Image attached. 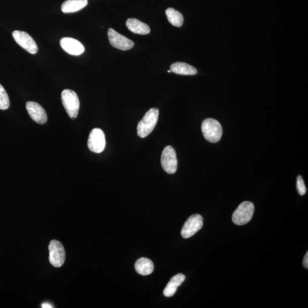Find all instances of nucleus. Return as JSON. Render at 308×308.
<instances>
[{
    "label": "nucleus",
    "instance_id": "obj_5",
    "mask_svg": "<svg viewBox=\"0 0 308 308\" xmlns=\"http://www.w3.org/2000/svg\"><path fill=\"white\" fill-rule=\"evenodd\" d=\"M49 261L51 264L56 268L64 265L66 253L63 245L57 240L51 241L49 246Z\"/></svg>",
    "mask_w": 308,
    "mask_h": 308
},
{
    "label": "nucleus",
    "instance_id": "obj_16",
    "mask_svg": "<svg viewBox=\"0 0 308 308\" xmlns=\"http://www.w3.org/2000/svg\"><path fill=\"white\" fill-rule=\"evenodd\" d=\"M154 268L153 261L146 257L139 258L135 264L136 271L143 276L150 275L153 272Z\"/></svg>",
    "mask_w": 308,
    "mask_h": 308
},
{
    "label": "nucleus",
    "instance_id": "obj_2",
    "mask_svg": "<svg viewBox=\"0 0 308 308\" xmlns=\"http://www.w3.org/2000/svg\"><path fill=\"white\" fill-rule=\"evenodd\" d=\"M202 131L205 139L211 143L219 141L223 135L222 125L217 120L212 118L204 120L202 124Z\"/></svg>",
    "mask_w": 308,
    "mask_h": 308
},
{
    "label": "nucleus",
    "instance_id": "obj_18",
    "mask_svg": "<svg viewBox=\"0 0 308 308\" xmlns=\"http://www.w3.org/2000/svg\"><path fill=\"white\" fill-rule=\"evenodd\" d=\"M166 14L168 20L170 23L177 27H181L184 24V18L180 12L174 10L173 8H169L166 11Z\"/></svg>",
    "mask_w": 308,
    "mask_h": 308
},
{
    "label": "nucleus",
    "instance_id": "obj_21",
    "mask_svg": "<svg viewBox=\"0 0 308 308\" xmlns=\"http://www.w3.org/2000/svg\"><path fill=\"white\" fill-rule=\"evenodd\" d=\"M303 266L305 268V269H308V252H307L304 257H303Z\"/></svg>",
    "mask_w": 308,
    "mask_h": 308
},
{
    "label": "nucleus",
    "instance_id": "obj_11",
    "mask_svg": "<svg viewBox=\"0 0 308 308\" xmlns=\"http://www.w3.org/2000/svg\"><path fill=\"white\" fill-rule=\"evenodd\" d=\"M26 108L30 117L34 122L41 124L46 123L48 120L46 111L38 103L28 102Z\"/></svg>",
    "mask_w": 308,
    "mask_h": 308
},
{
    "label": "nucleus",
    "instance_id": "obj_8",
    "mask_svg": "<svg viewBox=\"0 0 308 308\" xmlns=\"http://www.w3.org/2000/svg\"><path fill=\"white\" fill-rule=\"evenodd\" d=\"M89 150L93 153L100 154L104 150L106 146V139L104 131L101 129H93L89 135L87 141Z\"/></svg>",
    "mask_w": 308,
    "mask_h": 308
},
{
    "label": "nucleus",
    "instance_id": "obj_12",
    "mask_svg": "<svg viewBox=\"0 0 308 308\" xmlns=\"http://www.w3.org/2000/svg\"><path fill=\"white\" fill-rule=\"evenodd\" d=\"M60 46L69 54L73 56H79L84 52L83 45L78 40L69 37L62 38Z\"/></svg>",
    "mask_w": 308,
    "mask_h": 308
},
{
    "label": "nucleus",
    "instance_id": "obj_10",
    "mask_svg": "<svg viewBox=\"0 0 308 308\" xmlns=\"http://www.w3.org/2000/svg\"><path fill=\"white\" fill-rule=\"evenodd\" d=\"M108 35L111 46L120 50H130L135 46V43L131 40L120 34L112 28L109 29Z\"/></svg>",
    "mask_w": 308,
    "mask_h": 308
},
{
    "label": "nucleus",
    "instance_id": "obj_3",
    "mask_svg": "<svg viewBox=\"0 0 308 308\" xmlns=\"http://www.w3.org/2000/svg\"><path fill=\"white\" fill-rule=\"evenodd\" d=\"M61 100L64 108L71 119L77 117L80 103L78 97L75 92L65 89L61 93Z\"/></svg>",
    "mask_w": 308,
    "mask_h": 308
},
{
    "label": "nucleus",
    "instance_id": "obj_15",
    "mask_svg": "<svg viewBox=\"0 0 308 308\" xmlns=\"http://www.w3.org/2000/svg\"><path fill=\"white\" fill-rule=\"evenodd\" d=\"M87 0H66L61 6V11L64 13L77 12L85 7Z\"/></svg>",
    "mask_w": 308,
    "mask_h": 308
},
{
    "label": "nucleus",
    "instance_id": "obj_9",
    "mask_svg": "<svg viewBox=\"0 0 308 308\" xmlns=\"http://www.w3.org/2000/svg\"><path fill=\"white\" fill-rule=\"evenodd\" d=\"M15 41L25 50L32 55L36 54L38 52L37 45L30 35L22 31L15 30L12 33Z\"/></svg>",
    "mask_w": 308,
    "mask_h": 308
},
{
    "label": "nucleus",
    "instance_id": "obj_14",
    "mask_svg": "<svg viewBox=\"0 0 308 308\" xmlns=\"http://www.w3.org/2000/svg\"><path fill=\"white\" fill-rule=\"evenodd\" d=\"M127 28L134 33L145 35L150 32L148 25L136 19H129L126 21Z\"/></svg>",
    "mask_w": 308,
    "mask_h": 308
},
{
    "label": "nucleus",
    "instance_id": "obj_6",
    "mask_svg": "<svg viewBox=\"0 0 308 308\" xmlns=\"http://www.w3.org/2000/svg\"><path fill=\"white\" fill-rule=\"evenodd\" d=\"M203 226V218L199 214H194L188 218L181 230V235L185 239H188L202 229Z\"/></svg>",
    "mask_w": 308,
    "mask_h": 308
},
{
    "label": "nucleus",
    "instance_id": "obj_7",
    "mask_svg": "<svg viewBox=\"0 0 308 308\" xmlns=\"http://www.w3.org/2000/svg\"><path fill=\"white\" fill-rule=\"evenodd\" d=\"M161 164L168 173H175L178 168V160L175 149L171 146L165 147L161 156Z\"/></svg>",
    "mask_w": 308,
    "mask_h": 308
},
{
    "label": "nucleus",
    "instance_id": "obj_17",
    "mask_svg": "<svg viewBox=\"0 0 308 308\" xmlns=\"http://www.w3.org/2000/svg\"><path fill=\"white\" fill-rule=\"evenodd\" d=\"M170 69L172 72L181 75H193L198 73L197 69L185 62H175L171 65Z\"/></svg>",
    "mask_w": 308,
    "mask_h": 308
},
{
    "label": "nucleus",
    "instance_id": "obj_4",
    "mask_svg": "<svg viewBox=\"0 0 308 308\" xmlns=\"http://www.w3.org/2000/svg\"><path fill=\"white\" fill-rule=\"evenodd\" d=\"M254 210L253 203L245 201L236 208L233 215V221L235 225L243 226L247 224L252 218Z\"/></svg>",
    "mask_w": 308,
    "mask_h": 308
},
{
    "label": "nucleus",
    "instance_id": "obj_23",
    "mask_svg": "<svg viewBox=\"0 0 308 308\" xmlns=\"http://www.w3.org/2000/svg\"><path fill=\"white\" fill-rule=\"evenodd\" d=\"M171 70H168V73H171Z\"/></svg>",
    "mask_w": 308,
    "mask_h": 308
},
{
    "label": "nucleus",
    "instance_id": "obj_1",
    "mask_svg": "<svg viewBox=\"0 0 308 308\" xmlns=\"http://www.w3.org/2000/svg\"><path fill=\"white\" fill-rule=\"evenodd\" d=\"M159 111L157 108L150 109L139 122L137 126L138 136L144 138L153 131L158 122Z\"/></svg>",
    "mask_w": 308,
    "mask_h": 308
},
{
    "label": "nucleus",
    "instance_id": "obj_22",
    "mask_svg": "<svg viewBox=\"0 0 308 308\" xmlns=\"http://www.w3.org/2000/svg\"><path fill=\"white\" fill-rule=\"evenodd\" d=\"M42 307L43 308H52L53 306L48 302H44L42 303Z\"/></svg>",
    "mask_w": 308,
    "mask_h": 308
},
{
    "label": "nucleus",
    "instance_id": "obj_19",
    "mask_svg": "<svg viewBox=\"0 0 308 308\" xmlns=\"http://www.w3.org/2000/svg\"><path fill=\"white\" fill-rule=\"evenodd\" d=\"M10 106V98H9L5 89L0 84V109L5 110Z\"/></svg>",
    "mask_w": 308,
    "mask_h": 308
},
{
    "label": "nucleus",
    "instance_id": "obj_20",
    "mask_svg": "<svg viewBox=\"0 0 308 308\" xmlns=\"http://www.w3.org/2000/svg\"><path fill=\"white\" fill-rule=\"evenodd\" d=\"M297 188L300 195H304L306 194V186L301 175H298L297 178Z\"/></svg>",
    "mask_w": 308,
    "mask_h": 308
},
{
    "label": "nucleus",
    "instance_id": "obj_13",
    "mask_svg": "<svg viewBox=\"0 0 308 308\" xmlns=\"http://www.w3.org/2000/svg\"><path fill=\"white\" fill-rule=\"evenodd\" d=\"M186 276L182 274H179L172 277L165 287L163 291L164 296L169 297L174 295L177 291L178 287L184 283Z\"/></svg>",
    "mask_w": 308,
    "mask_h": 308
}]
</instances>
